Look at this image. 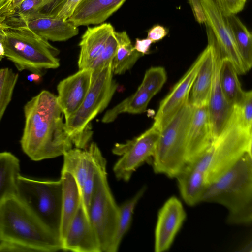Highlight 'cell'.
<instances>
[{
	"mask_svg": "<svg viewBox=\"0 0 252 252\" xmlns=\"http://www.w3.org/2000/svg\"><path fill=\"white\" fill-rule=\"evenodd\" d=\"M24 114L20 144L32 160L54 158L75 147L74 139L66 131L57 96L49 91L43 90L29 100Z\"/></svg>",
	"mask_w": 252,
	"mask_h": 252,
	"instance_id": "obj_1",
	"label": "cell"
},
{
	"mask_svg": "<svg viewBox=\"0 0 252 252\" xmlns=\"http://www.w3.org/2000/svg\"><path fill=\"white\" fill-rule=\"evenodd\" d=\"M201 202L216 203L228 210L229 224L249 225L252 220V154L244 155L231 168L209 183Z\"/></svg>",
	"mask_w": 252,
	"mask_h": 252,
	"instance_id": "obj_2",
	"label": "cell"
},
{
	"mask_svg": "<svg viewBox=\"0 0 252 252\" xmlns=\"http://www.w3.org/2000/svg\"><path fill=\"white\" fill-rule=\"evenodd\" d=\"M24 246L31 252L62 250L60 236L43 223L14 196L0 205V242Z\"/></svg>",
	"mask_w": 252,
	"mask_h": 252,
	"instance_id": "obj_3",
	"label": "cell"
},
{
	"mask_svg": "<svg viewBox=\"0 0 252 252\" xmlns=\"http://www.w3.org/2000/svg\"><path fill=\"white\" fill-rule=\"evenodd\" d=\"M252 130L241 125L234 107L219 135L193 166L202 171L208 184L231 168L244 155L252 153Z\"/></svg>",
	"mask_w": 252,
	"mask_h": 252,
	"instance_id": "obj_4",
	"label": "cell"
},
{
	"mask_svg": "<svg viewBox=\"0 0 252 252\" xmlns=\"http://www.w3.org/2000/svg\"><path fill=\"white\" fill-rule=\"evenodd\" d=\"M112 61L93 69L91 85L79 108L65 120V129L75 147L85 149L92 138L90 123L108 105L117 88L113 79Z\"/></svg>",
	"mask_w": 252,
	"mask_h": 252,
	"instance_id": "obj_5",
	"label": "cell"
},
{
	"mask_svg": "<svg viewBox=\"0 0 252 252\" xmlns=\"http://www.w3.org/2000/svg\"><path fill=\"white\" fill-rule=\"evenodd\" d=\"M4 57L17 69L40 74L44 69L60 66L59 51L48 42L25 27L3 28Z\"/></svg>",
	"mask_w": 252,
	"mask_h": 252,
	"instance_id": "obj_6",
	"label": "cell"
},
{
	"mask_svg": "<svg viewBox=\"0 0 252 252\" xmlns=\"http://www.w3.org/2000/svg\"><path fill=\"white\" fill-rule=\"evenodd\" d=\"M193 109L189 99L160 130L152 158L155 173L176 178L187 166V135Z\"/></svg>",
	"mask_w": 252,
	"mask_h": 252,
	"instance_id": "obj_7",
	"label": "cell"
},
{
	"mask_svg": "<svg viewBox=\"0 0 252 252\" xmlns=\"http://www.w3.org/2000/svg\"><path fill=\"white\" fill-rule=\"evenodd\" d=\"M16 196L43 223L60 236L62 202L60 179L37 180L20 175Z\"/></svg>",
	"mask_w": 252,
	"mask_h": 252,
	"instance_id": "obj_8",
	"label": "cell"
},
{
	"mask_svg": "<svg viewBox=\"0 0 252 252\" xmlns=\"http://www.w3.org/2000/svg\"><path fill=\"white\" fill-rule=\"evenodd\" d=\"M106 167H101L96 173L89 208V218L98 236L102 252H110L119 217V206L111 191Z\"/></svg>",
	"mask_w": 252,
	"mask_h": 252,
	"instance_id": "obj_9",
	"label": "cell"
},
{
	"mask_svg": "<svg viewBox=\"0 0 252 252\" xmlns=\"http://www.w3.org/2000/svg\"><path fill=\"white\" fill-rule=\"evenodd\" d=\"M160 130L154 126L139 136L124 143L115 144L112 153L121 157L113 170L116 178L128 181L132 174L145 162L152 159L159 139Z\"/></svg>",
	"mask_w": 252,
	"mask_h": 252,
	"instance_id": "obj_10",
	"label": "cell"
},
{
	"mask_svg": "<svg viewBox=\"0 0 252 252\" xmlns=\"http://www.w3.org/2000/svg\"><path fill=\"white\" fill-rule=\"evenodd\" d=\"M208 44L213 58V73L207 104L213 140L220 133L232 112L233 106L229 105L223 94L220 82V69L222 56L216 38L210 30H207Z\"/></svg>",
	"mask_w": 252,
	"mask_h": 252,
	"instance_id": "obj_11",
	"label": "cell"
},
{
	"mask_svg": "<svg viewBox=\"0 0 252 252\" xmlns=\"http://www.w3.org/2000/svg\"><path fill=\"white\" fill-rule=\"evenodd\" d=\"M205 17V24L211 29L220 48L222 57L232 63L238 75L248 72L234 41L227 22L214 0H199Z\"/></svg>",
	"mask_w": 252,
	"mask_h": 252,
	"instance_id": "obj_12",
	"label": "cell"
},
{
	"mask_svg": "<svg viewBox=\"0 0 252 252\" xmlns=\"http://www.w3.org/2000/svg\"><path fill=\"white\" fill-rule=\"evenodd\" d=\"M205 50L199 55L168 94L161 101L154 117L153 125L161 130L189 100L193 84L205 56Z\"/></svg>",
	"mask_w": 252,
	"mask_h": 252,
	"instance_id": "obj_13",
	"label": "cell"
},
{
	"mask_svg": "<svg viewBox=\"0 0 252 252\" xmlns=\"http://www.w3.org/2000/svg\"><path fill=\"white\" fill-rule=\"evenodd\" d=\"M0 25L3 28L25 27L42 38L52 41H65L79 33L78 27L68 20L53 17H40L26 20L0 18Z\"/></svg>",
	"mask_w": 252,
	"mask_h": 252,
	"instance_id": "obj_14",
	"label": "cell"
},
{
	"mask_svg": "<svg viewBox=\"0 0 252 252\" xmlns=\"http://www.w3.org/2000/svg\"><path fill=\"white\" fill-rule=\"evenodd\" d=\"M62 250L75 252H102L95 230L81 201L62 242Z\"/></svg>",
	"mask_w": 252,
	"mask_h": 252,
	"instance_id": "obj_15",
	"label": "cell"
},
{
	"mask_svg": "<svg viewBox=\"0 0 252 252\" xmlns=\"http://www.w3.org/2000/svg\"><path fill=\"white\" fill-rule=\"evenodd\" d=\"M93 69H79L61 80L57 85V100L65 120L80 106L91 85Z\"/></svg>",
	"mask_w": 252,
	"mask_h": 252,
	"instance_id": "obj_16",
	"label": "cell"
},
{
	"mask_svg": "<svg viewBox=\"0 0 252 252\" xmlns=\"http://www.w3.org/2000/svg\"><path fill=\"white\" fill-rule=\"evenodd\" d=\"M186 218L180 201L175 196L168 199L159 211L155 235V251L168 249Z\"/></svg>",
	"mask_w": 252,
	"mask_h": 252,
	"instance_id": "obj_17",
	"label": "cell"
},
{
	"mask_svg": "<svg viewBox=\"0 0 252 252\" xmlns=\"http://www.w3.org/2000/svg\"><path fill=\"white\" fill-rule=\"evenodd\" d=\"M212 141L207 105L193 107L187 135V166L198 160Z\"/></svg>",
	"mask_w": 252,
	"mask_h": 252,
	"instance_id": "obj_18",
	"label": "cell"
},
{
	"mask_svg": "<svg viewBox=\"0 0 252 252\" xmlns=\"http://www.w3.org/2000/svg\"><path fill=\"white\" fill-rule=\"evenodd\" d=\"M126 0H82L67 20L76 27L101 24Z\"/></svg>",
	"mask_w": 252,
	"mask_h": 252,
	"instance_id": "obj_19",
	"label": "cell"
},
{
	"mask_svg": "<svg viewBox=\"0 0 252 252\" xmlns=\"http://www.w3.org/2000/svg\"><path fill=\"white\" fill-rule=\"evenodd\" d=\"M114 31L113 26L107 23L87 28L79 44V69L90 67L101 53L108 38Z\"/></svg>",
	"mask_w": 252,
	"mask_h": 252,
	"instance_id": "obj_20",
	"label": "cell"
},
{
	"mask_svg": "<svg viewBox=\"0 0 252 252\" xmlns=\"http://www.w3.org/2000/svg\"><path fill=\"white\" fill-rule=\"evenodd\" d=\"M60 179L62 183V202L60 237L62 242L77 212L81 196L78 184L70 173L62 171Z\"/></svg>",
	"mask_w": 252,
	"mask_h": 252,
	"instance_id": "obj_21",
	"label": "cell"
},
{
	"mask_svg": "<svg viewBox=\"0 0 252 252\" xmlns=\"http://www.w3.org/2000/svg\"><path fill=\"white\" fill-rule=\"evenodd\" d=\"M176 178L182 197L188 205L194 206L201 202L209 184L202 171L187 165Z\"/></svg>",
	"mask_w": 252,
	"mask_h": 252,
	"instance_id": "obj_22",
	"label": "cell"
},
{
	"mask_svg": "<svg viewBox=\"0 0 252 252\" xmlns=\"http://www.w3.org/2000/svg\"><path fill=\"white\" fill-rule=\"evenodd\" d=\"M205 56L193 84L189 101L193 107L207 105L213 73V58L212 49L208 44Z\"/></svg>",
	"mask_w": 252,
	"mask_h": 252,
	"instance_id": "obj_23",
	"label": "cell"
},
{
	"mask_svg": "<svg viewBox=\"0 0 252 252\" xmlns=\"http://www.w3.org/2000/svg\"><path fill=\"white\" fill-rule=\"evenodd\" d=\"M93 154V142L86 149L73 147L63 155V163L62 171L70 173L74 177L80 193L92 163Z\"/></svg>",
	"mask_w": 252,
	"mask_h": 252,
	"instance_id": "obj_24",
	"label": "cell"
},
{
	"mask_svg": "<svg viewBox=\"0 0 252 252\" xmlns=\"http://www.w3.org/2000/svg\"><path fill=\"white\" fill-rule=\"evenodd\" d=\"M20 172L18 158L10 152H0V205L6 199L16 196Z\"/></svg>",
	"mask_w": 252,
	"mask_h": 252,
	"instance_id": "obj_25",
	"label": "cell"
},
{
	"mask_svg": "<svg viewBox=\"0 0 252 252\" xmlns=\"http://www.w3.org/2000/svg\"><path fill=\"white\" fill-rule=\"evenodd\" d=\"M153 97L149 92L140 85L134 94L107 111L102 117V122L104 123H111L123 113L137 114L144 113Z\"/></svg>",
	"mask_w": 252,
	"mask_h": 252,
	"instance_id": "obj_26",
	"label": "cell"
},
{
	"mask_svg": "<svg viewBox=\"0 0 252 252\" xmlns=\"http://www.w3.org/2000/svg\"><path fill=\"white\" fill-rule=\"evenodd\" d=\"M114 34L118 46L112 61L113 74L121 75L130 70L143 55L136 51L126 31L116 32Z\"/></svg>",
	"mask_w": 252,
	"mask_h": 252,
	"instance_id": "obj_27",
	"label": "cell"
},
{
	"mask_svg": "<svg viewBox=\"0 0 252 252\" xmlns=\"http://www.w3.org/2000/svg\"><path fill=\"white\" fill-rule=\"evenodd\" d=\"M234 41L248 71L252 65V36L235 14L225 16Z\"/></svg>",
	"mask_w": 252,
	"mask_h": 252,
	"instance_id": "obj_28",
	"label": "cell"
},
{
	"mask_svg": "<svg viewBox=\"0 0 252 252\" xmlns=\"http://www.w3.org/2000/svg\"><path fill=\"white\" fill-rule=\"evenodd\" d=\"M238 75L231 61L222 57L219 73L220 82L226 100L232 106L237 102L243 91Z\"/></svg>",
	"mask_w": 252,
	"mask_h": 252,
	"instance_id": "obj_29",
	"label": "cell"
},
{
	"mask_svg": "<svg viewBox=\"0 0 252 252\" xmlns=\"http://www.w3.org/2000/svg\"><path fill=\"white\" fill-rule=\"evenodd\" d=\"M145 190V187H143L132 198L119 206L117 230L109 252H116L118 251L123 238L131 225L134 209Z\"/></svg>",
	"mask_w": 252,
	"mask_h": 252,
	"instance_id": "obj_30",
	"label": "cell"
},
{
	"mask_svg": "<svg viewBox=\"0 0 252 252\" xmlns=\"http://www.w3.org/2000/svg\"><path fill=\"white\" fill-rule=\"evenodd\" d=\"M19 73L9 67L0 69V122L11 101Z\"/></svg>",
	"mask_w": 252,
	"mask_h": 252,
	"instance_id": "obj_31",
	"label": "cell"
},
{
	"mask_svg": "<svg viewBox=\"0 0 252 252\" xmlns=\"http://www.w3.org/2000/svg\"><path fill=\"white\" fill-rule=\"evenodd\" d=\"M166 79L167 74L163 67H152L146 71L140 85L154 96L160 90Z\"/></svg>",
	"mask_w": 252,
	"mask_h": 252,
	"instance_id": "obj_32",
	"label": "cell"
},
{
	"mask_svg": "<svg viewBox=\"0 0 252 252\" xmlns=\"http://www.w3.org/2000/svg\"><path fill=\"white\" fill-rule=\"evenodd\" d=\"M242 126L247 130H252V92L244 91L233 105Z\"/></svg>",
	"mask_w": 252,
	"mask_h": 252,
	"instance_id": "obj_33",
	"label": "cell"
},
{
	"mask_svg": "<svg viewBox=\"0 0 252 252\" xmlns=\"http://www.w3.org/2000/svg\"><path fill=\"white\" fill-rule=\"evenodd\" d=\"M114 32L108 38L101 53L93 63L90 68L94 69L113 60L118 46V40L115 36Z\"/></svg>",
	"mask_w": 252,
	"mask_h": 252,
	"instance_id": "obj_34",
	"label": "cell"
},
{
	"mask_svg": "<svg viewBox=\"0 0 252 252\" xmlns=\"http://www.w3.org/2000/svg\"><path fill=\"white\" fill-rule=\"evenodd\" d=\"M46 0H24L10 15L4 17L25 19L36 11Z\"/></svg>",
	"mask_w": 252,
	"mask_h": 252,
	"instance_id": "obj_35",
	"label": "cell"
},
{
	"mask_svg": "<svg viewBox=\"0 0 252 252\" xmlns=\"http://www.w3.org/2000/svg\"><path fill=\"white\" fill-rule=\"evenodd\" d=\"M225 16L241 12L247 0H214Z\"/></svg>",
	"mask_w": 252,
	"mask_h": 252,
	"instance_id": "obj_36",
	"label": "cell"
},
{
	"mask_svg": "<svg viewBox=\"0 0 252 252\" xmlns=\"http://www.w3.org/2000/svg\"><path fill=\"white\" fill-rule=\"evenodd\" d=\"M82 0H66L56 18L67 20L73 14Z\"/></svg>",
	"mask_w": 252,
	"mask_h": 252,
	"instance_id": "obj_37",
	"label": "cell"
},
{
	"mask_svg": "<svg viewBox=\"0 0 252 252\" xmlns=\"http://www.w3.org/2000/svg\"><path fill=\"white\" fill-rule=\"evenodd\" d=\"M168 31L163 26L156 25L152 27L148 31L147 38L150 39L153 43H156L166 36Z\"/></svg>",
	"mask_w": 252,
	"mask_h": 252,
	"instance_id": "obj_38",
	"label": "cell"
},
{
	"mask_svg": "<svg viewBox=\"0 0 252 252\" xmlns=\"http://www.w3.org/2000/svg\"><path fill=\"white\" fill-rule=\"evenodd\" d=\"M24 0H3L0 5V18L10 15Z\"/></svg>",
	"mask_w": 252,
	"mask_h": 252,
	"instance_id": "obj_39",
	"label": "cell"
},
{
	"mask_svg": "<svg viewBox=\"0 0 252 252\" xmlns=\"http://www.w3.org/2000/svg\"><path fill=\"white\" fill-rule=\"evenodd\" d=\"M152 43H153V42L147 37L142 39L136 38L133 47L136 51L143 56L149 53Z\"/></svg>",
	"mask_w": 252,
	"mask_h": 252,
	"instance_id": "obj_40",
	"label": "cell"
},
{
	"mask_svg": "<svg viewBox=\"0 0 252 252\" xmlns=\"http://www.w3.org/2000/svg\"><path fill=\"white\" fill-rule=\"evenodd\" d=\"M196 20L199 23H205V17L199 0H189Z\"/></svg>",
	"mask_w": 252,
	"mask_h": 252,
	"instance_id": "obj_41",
	"label": "cell"
},
{
	"mask_svg": "<svg viewBox=\"0 0 252 252\" xmlns=\"http://www.w3.org/2000/svg\"><path fill=\"white\" fill-rule=\"evenodd\" d=\"M4 29L0 25V61L4 57V51L3 48V42L5 38Z\"/></svg>",
	"mask_w": 252,
	"mask_h": 252,
	"instance_id": "obj_42",
	"label": "cell"
},
{
	"mask_svg": "<svg viewBox=\"0 0 252 252\" xmlns=\"http://www.w3.org/2000/svg\"><path fill=\"white\" fill-rule=\"evenodd\" d=\"M41 79V74L36 73H32L27 76V79L31 82H39Z\"/></svg>",
	"mask_w": 252,
	"mask_h": 252,
	"instance_id": "obj_43",
	"label": "cell"
},
{
	"mask_svg": "<svg viewBox=\"0 0 252 252\" xmlns=\"http://www.w3.org/2000/svg\"><path fill=\"white\" fill-rule=\"evenodd\" d=\"M3 0H0V5H1L2 2L3 1Z\"/></svg>",
	"mask_w": 252,
	"mask_h": 252,
	"instance_id": "obj_44",
	"label": "cell"
}]
</instances>
